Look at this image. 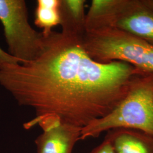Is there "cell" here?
I'll list each match as a JSON object with an SVG mask.
<instances>
[{
	"label": "cell",
	"instance_id": "cell-1",
	"mask_svg": "<svg viewBox=\"0 0 153 153\" xmlns=\"http://www.w3.org/2000/svg\"><path fill=\"white\" fill-rule=\"evenodd\" d=\"M44 37L35 60L0 63V85L19 105L33 109L35 119L54 116L82 128L111 112L143 73L124 62L93 60L81 39L53 31Z\"/></svg>",
	"mask_w": 153,
	"mask_h": 153
},
{
	"label": "cell",
	"instance_id": "cell-2",
	"mask_svg": "<svg viewBox=\"0 0 153 153\" xmlns=\"http://www.w3.org/2000/svg\"><path fill=\"white\" fill-rule=\"evenodd\" d=\"M115 129H128L153 135V73L134 78L126 97L108 114L82 128L81 140L97 138Z\"/></svg>",
	"mask_w": 153,
	"mask_h": 153
},
{
	"label": "cell",
	"instance_id": "cell-3",
	"mask_svg": "<svg viewBox=\"0 0 153 153\" xmlns=\"http://www.w3.org/2000/svg\"><path fill=\"white\" fill-rule=\"evenodd\" d=\"M113 28L153 44V11L143 0H93L86 32Z\"/></svg>",
	"mask_w": 153,
	"mask_h": 153
},
{
	"label": "cell",
	"instance_id": "cell-4",
	"mask_svg": "<svg viewBox=\"0 0 153 153\" xmlns=\"http://www.w3.org/2000/svg\"><path fill=\"white\" fill-rule=\"evenodd\" d=\"M82 46L93 60L102 64L120 61L146 73V55L149 43L113 28L86 32Z\"/></svg>",
	"mask_w": 153,
	"mask_h": 153
},
{
	"label": "cell",
	"instance_id": "cell-5",
	"mask_svg": "<svg viewBox=\"0 0 153 153\" xmlns=\"http://www.w3.org/2000/svg\"><path fill=\"white\" fill-rule=\"evenodd\" d=\"M0 22L4 31L8 53L21 64L35 60L44 49V37L28 22L24 0H0Z\"/></svg>",
	"mask_w": 153,
	"mask_h": 153
},
{
	"label": "cell",
	"instance_id": "cell-6",
	"mask_svg": "<svg viewBox=\"0 0 153 153\" xmlns=\"http://www.w3.org/2000/svg\"><path fill=\"white\" fill-rule=\"evenodd\" d=\"M39 125L43 132L35 140L37 153H72L81 140L82 128L64 123L54 116L33 119L24 124L26 129Z\"/></svg>",
	"mask_w": 153,
	"mask_h": 153
},
{
	"label": "cell",
	"instance_id": "cell-7",
	"mask_svg": "<svg viewBox=\"0 0 153 153\" xmlns=\"http://www.w3.org/2000/svg\"><path fill=\"white\" fill-rule=\"evenodd\" d=\"M105 137L116 153H153V135L143 131L115 129L107 131Z\"/></svg>",
	"mask_w": 153,
	"mask_h": 153
},
{
	"label": "cell",
	"instance_id": "cell-8",
	"mask_svg": "<svg viewBox=\"0 0 153 153\" xmlns=\"http://www.w3.org/2000/svg\"><path fill=\"white\" fill-rule=\"evenodd\" d=\"M85 0H60L59 13L61 33L82 40L85 30Z\"/></svg>",
	"mask_w": 153,
	"mask_h": 153
},
{
	"label": "cell",
	"instance_id": "cell-9",
	"mask_svg": "<svg viewBox=\"0 0 153 153\" xmlns=\"http://www.w3.org/2000/svg\"><path fill=\"white\" fill-rule=\"evenodd\" d=\"M60 0H38L35 13V24L43 30L47 36L52 28L60 23L59 6Z\"/></svg>",
	"mask_w": 153,
	"mask_h": 153
},
{
	"label": "cell",
	"instance_id": "cell-10",
	"mask_svg": "<svg viewBox=\"0 0 153 153\" xmlns=\"http://www.w3.org/2000/svg\"><path fill=\"white\" fill-rule=\"evenodd\" d=\"M88 153H116L114 148L107 137H104V140L98 146L94 148Z\"/></svg>",
	"mask_w": 153,
	"mask_h": 153
},
{
	"label": "cell",
	"instance_id": "cell-11",
	"mask_svg": "<svg viewBox=\"0 0 153 153\" xmlns=\"http://www.w3.org/2000/svg\"><path fill=\"white\" fill-rule=\"evenodd\" d=\"M0 63H10V64H21V62L16 58L9 55L0 47Z\"/></svg>",
	"mask_w": 153,
	"mask_h": 153
},
{
	"label": "cell",
	"instance_id": "cell-12",
	"mask_svg": "<svg viewBox=\"0 0 153 153\" xmlns=\"http://www.w3.org/2000/svg\"><path fill=\"white\" fill-rule=\"evenodd\" d=\"M144 3L153 11V0H143Z\"/></svg>",
	"mask_w": 153,
	"mask_h": 153
}]
</instances>
